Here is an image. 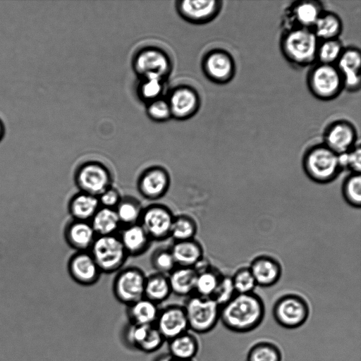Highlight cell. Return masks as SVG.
<instances>
[{"mask_svg":"<svg viewBox=\"0 0 361 361\" xmlns=\"http://www.w3.org/2000/svg\"><path fill=\"white\" fill-rule=\"evenodd\" d=\"M170 250L178 267H194L204 258V249L195 239L174 241Z\"/></svg>","mask_w":361,"mask_h":361,"instance_id":"23","label":"cell"},{"mask_svg":"<svg viewBox=\"0 0 361 361\" xmlns=\"http://www.w3.org/2000/svg\"><path fill=\"white\" fill-rule=\"evenodd\" d=\"M338 160L343 170H348L350 173H360L361 151L357 144L348 152L338 154Z\"/></svg>","mask_w":361,"mask_h":361,"instance_id":"43","label":"cell"},{"mask_svg":"<svg viewBox=\"0 0 361 361\" xmlns=\"http://www.w3.org/2000/svg\"><path fill=\"white\" fill-rule=\"evenodd\" d=\"M167 101L171 116L180 119L192 116L200 105L198 94L189 87H179L173 90Z\"/></svg>","mask_w":361,"mask_h":361,"instance_id":"20","label":"cell"},{"mask_svg":"<svg viewBox=\"0 0 361 361\" xmlns=\"http://www.w3.org/2000/svg\"><path fill=\"white\" fill-rule=\"evenodd\" d=\"M159 310L157 304L144 297L127 306L129 323L145 326L154 325Z\"/></svg>","mask_w":361,"mask_h":361,"instance_id":"27","label":"cell"},{"mask_svg":"<svg viewBox=\"0 0 361 361\" xmlns=\"http://www.w3.org/2000/svg\"><path fill=\"white\" fill-rule=\"evenodd\" d=\"M134 68L137 74L144 78L164 79L171 68L167 55L155 48H147L140 51L135 57Z\"/></svg>","mask_w":361,"mask_h":361,"instance_id":"12","label":"cell"},{"mask_svg":"<svg viewBox=\"0 0 361 361\" xmlns=\"http://www.w3.org/2000/svg\"><path fill=\"white\" fill-rule=\"evenodd\" d=\"M150 261L155 272L167 276L177 267L170 247L156 249L151 256Z\"/></svg>","mask_w":361,"mask_h":361,"instance_id":"38","label":"cell"},{"mask_svg":"<svg viewBox=\"0 0 361 361\" xmlns=\"http://www.w3.org/2000/svg\"><path fill=\"white\" fill-rule=\"evenodd\" d=\"M265 315L262 298L255 293H236L227 303L220 307L219 320L229 331L247 333L257 328Z\"/></svg>","mask_w":361,"mask_h":361,"instance_id":"1","label":"cell"},{"mask_svg":"<svg viewBox=\"0 0 361 361\" xmlns=\"http://www.w3.org/2000/svg\"><path fill=\"white\" fill-rule=\"evenodd\" d=\"M236 294L231 277L223 275L214 294L211 297L219 307L227 303Z\"/></svg>","mask_w":361,"mask_h":361,"instance_id":"42","label":"cell"},{"mask_svg":"<svg viewBox=\"0 0 361 361\" xmlns=\"http://www.w3.org/2000/svg\"><path fill=\"white\" fill-rule=\"evenodd\" d=\"M341 195L345 202L350 207L360 209L361 207V175L350 173L341 184Z\"/></svg>","mask_w":361,"mask_h":361,"instance_id":"35","label":"cell"},{"mask_svg":"<svg viewBox=\"0 0 361 361\" xmlns=\"http://www.w3.org/2000/svg\"><path fill=\"white\" fill-rule=\"evenodd\" d=\"M147 111L151 118L158 121H165L171 116L167 99L161 97L149 102Z\"/></svg>","mask_w":361,"mask_h":361,"instance_id":"45","label":"cell"},{"mask_svg":"<svg viewBox=\"0 0 361 361\" xmlns=\"http://www.w3.org/2000/svg\"><path fill=\"white\" fill-rule=\"evenodd\" d=\"M163 79L144 78L139 86V93L142 99L150 102L160 98L164 90Z\"/></svg>","mask_w":361,"mask_h":361,"instance_id":"41","label":"cell"},{"mask_svg":"<svg viewBox=\"0 0 361 361\" xmlns=\"http://www.w3.org/2000/svg\"><path fill=\"white\" fill-rule=\"evenodd\" d=\"M146 277L137 267L122 268L113 281L112 290L116 299L128 306L144 298Z\"/></svg>","mask_w":361,"mask_h":361,"instance_id":"8","label":"cell"},{"mask_svg":"<svg viewBox=\"0 0 361 361\" xmlns=\"http://www.w3.org/2000/svg\"><path fill=\"white\" fill-rule=\"evenodd\" d=\"M343 49V44L338 39L319 42L317 60L319 63L336 65Z\"/></svg>","mask_w":361,"mask_h":361,"instance_id":"37","label":"cell"},{"mask_svg":"<svg viewBox=\"0 0 361 361\" xmlns=\"http://www.w3.org/2000/svg\"><path fill=\"white\" fill-rule=\"evenodd\" d=\"M68 271L75 282L84 286L95 284L102 275L89 251L75 252L68 260Z\"/></svg>","mask_w":361,"mask_h":361,"instance_id":"16","label":"cell"},{"mask_svg":"<svg viewBox=\"0 0 361 361\" xmlns=\"http://www.w3.org/2000/svg\"><path fill=\"white\" fill-rule=\"evenodd\" d=\"M97 236L90 221L72 219L64 231L67 244L75 252L90 251Z\"/></svg>","mask_w":361,"mask_h":361,"instance_id":"21","label":"cell"},{"mask_svg":"<svg viewBox=\"0 0 361 361\" xmlns=\"http://www.w3.org/2000/svg\"><path fill=\"white\" fill-rule=\"evenodd\" d=\"M143 208L141 202L136 198L130 196L122 197L115 208L121 226L138 224Z\"/></svg>","mask_w":361,"mask_h":361,"instance_id":"32","label":"cell"},{"mask_svg":"<svg viewBox=\"0 0 361 361\" xmlns=\"http://www.w3.org/2000/svg\"><path fill=\"white\" fill-rule=\"evenodd\" d=\"M183 306L188 329L194 334H202L211 331L219 320L220 307L211 298L193 294L188 297Z\"/></svg>","mask_w":361,"mask_h":361,"instance_id":"4","label":"cell"},{"mask_svg":"<svg viewBox=\"0 0 361 361\" xmlns=\"http://www.w3.org/2000/svg\"><path fill=\"white\" fill-rule=\"evenodd\" d=\"M97 235H117L121 224L115 209L100 207L90 220Z\"/></svg>","mask_w":361,"mask_h":361,"instance_id":"29","label":"cell"},{"mask_svg":"<svg viewBox=\"0 0 361 361\" xmlns=\"http://www.w3.org/2000/svg\"><path fill=\"white\" fill-rule=\"evenodd\" d=\"M151 326L138 325L128 322L123 332L124 343L128 348L138 350Z\"/></svg>","mask_w":361,"mask_h":361,"instance_id":"40","label":"cell"},{"mask_svg":"<svg viewBox=\"0 0 361 361\" xmlns=\"http://www.w3.org/2000/svg\"><path fill=\"white\" fill-rule=\"evenodd\" d=\"M197 273L193 267H176L169 275L171 293L189 297L195 293Z\"/></svg>","mask_w":361,"mask_h":361,"instance_id":"26","label":"cell"},{"mask_svg":"<svg viewBox=\"0 0 361 361\" xmlns=\"http://www.w3.org/2000/svg\"><path fill=\"white\" fill-rule=\"evenodd\" d=\"M74 180L79 191L97 197L111 186L113 182L109 169L97 161L80 164L75 172Z\"/></svg>","mask_w":361,"mask_h":361,"instance_id":"9","label":"cell"},{"mask_svg":"<svg viewBox=\"0 0 361 361\" xmlns=\"http://www.w3.org/2000/svg\"><path fill=\"white\" fill-rule=\"evenodd\" d=\"M307 86L317 99L331 100L344 89L343 79L336 65L318 63L310 71Z\"/></svg>","mask_w":361,"mask_h":361,"instance_id":"6","label":"cell"},{"mask_svg":"<svg viewBox=\"0 0 361 361\" xmlns=\"http://www.w3.org/2000/svg\"><path fill=\"white\" fill-rule=\"evenodd\" d=\"M302 166L306 176L318 184L334 181L343 171L338 155L324 144L312 146L305 151Z\"/></svg>","mask_w":361,"mask_h":361,"instance_id":"3","label":"cell"},{"mask_svg":"<svg viewBox=\"0 0 361 361\" xmlns=\"http://www.w3.org/2000/svg\"><path fill=\"white\" fill-rule=\"evenodd\" d=\"M272 314L279 325L285 329H293L305 323L310 314V307L302 296L286 293L275 301Z\"/></svg>","mask_w":361,"mask_h":361,"instance_id":"7","label":"cell"},{"mask_svg":"<svg viewBox=\"0 0 361 361\" xmlns=\"http://www.w3.org/2000/svg\"><path fill=\"white\" fill-rule=\"evenodd\" d=\"M203 70L209 79L217 83H226L232 80L235 64L232 56L225 50L209 51L203 61Z\"/></svg>","mask_w":361,"mask_h":361,"instance_id":"14","label":"cell"},{"mask_svg":"<svg viewBox=\"0 0 361 361\" xmlns=\"http://www.w3.org/2000/svg\"><path fill=\"white\" fill-rule=\"evenodd\" d=\"M4 133H5V126H4V124L2 121V120L0 118V140L4 137Z\"/></svg>","mask_w":361,"mask_h":361,"instance_id":"48","label":"cell"},{"mask_svg":"<svg viewBox=\"0 0 361 361\" xmlns=\"http://www.w3.org/2000/svg\"><path fill=\"white\" fill-rule=\"evenodd\" d=\"M231 277L238 294L253 293L257 286L248 267L238 269Z\"/></svg>","mask_w":361,"mask_h":361,"instance_id":"39","label":"cell"},{"mask_svg":"<svg viewBox=\"0 0 361 361\" xmlns=\"http://www.w3.org/2000/svg\"><path fill=\"white\" fill-rule=\"evenodd\" d=\"M97 197L100 207L115 209L120 202L122 196L119 191L111 185L97 196Z\"/></svg>","mask_w":361,"mask_h":361,"instance_id":"46","label":"cell"},{"mask_svg":"<svg viewBox=\"0 0 361 361\" xmlns=\"http://www.w3.org/2000/svg\"><path fill=\"white\" fill-rule=\"evenodd\" d=\"M166 340L154 325L149 327L148 333L138 348L139 351L152 353L158 350Z\"/></svg>","mask_w":361,"mask_h":361,"instance_id":"44","label":"cell"},{"mask_svg":"<svg viewBox=\"0 0 361 361\" xmlns=\"http://www.w3.org/2000/svg\"><path fill=\"white\" fill-rule=\"evenodd\" d=\"M177 361H194V360H177Z\"/></svg>","mask_w":361,"mask_h":361,"instance_id":"49","label":"cell"},{"mask_svg":"<svg viewBox=\"0 0 361 361\" xmlns=\"http://www.w3.org/2000/svg\"><path fill=\"white\" fill-rule=\"evenodd\" d=\"M324 141V145L338 155L349 152L360 144L355 128L343 120L336 121L327 127Z\"/></svg>","mask_w":361,"mask_h":361,"instance_id":"13","label":"cell"},{"mask_svg":"<svg viewBox=\"0 0 361 361\" xmlns=\"http://www.w3.org/2000/svg\"><path fill=\"white\" fill-rule=\"evenodd\" d=\"M174 216L167 206L152 204L143 208L139 224L152 241H162L170 238Z\"/></svg>","mask_w":361,"mask_h":361,"instance_id":"10","label":"cell"},{"mask_svg":"<svg viewBox=\"0 0 361 361\" xmlns=\"http://www.w3.org/2000/svg\"><path fill=\"white\" fill-rule=\"evenodd\" d=\"M197 233V224L193 218L185 214L174 216L170 233L174 241L195 239Z\"/></svg>","mask_w":361,"mask_h":361,"instance_id":"34","label":"cell"},{"mask_svg":"<svg viewBox=\"0 0 361 361\" xmlns=\"http://www.w3.org/2000/svg\"><path fill=\"white\" fill-rule=\"evenodd\" d=\"M343 79L344 89L355 92L360 87L361 54L355 47L343 49L336 63Z\"/></svg>","mask_w":361,"mask_h":361,"instance_id":"17","label":"cell"},{"mask_svg":"<svg viewBox=\"0 0 361 361\" xmlns=\"http://www.w3.org/2000/svg\"><path fill=\"white\" fill-rule=\"evenodd\" d=\"M121 228L118 237L128 257L142 255L149 249L152 240L139 223Z\"/></svg>","mask_w":361,"mask_h":361,"instance_id":"22","label":"cell"},{"mask_svg":"<svg viewBox=\"0 0 361 361\" xmlns=\"http://www.w3.org/2000/svg\"><path fill=\"white\" fill-rule=\"evenodd\" d=\"M197 273L194 294L211 298L224 274L212 265Z\"/></svg>","mask_w":361,"mask_h":361,"instance_id":"33","label":"cell"},{"mask_svg":"<svg viewBox=\"0 0 361 361\" xmlns=\"http://www.w3.org/2000/svg\"><path fill=\"white\" fill-rule=\"evenodd\" d=\"M89 252L102 274L118 271L128 257L117 235H97Z\"/></svg>","mask_w":361,"mask_h":361,"instance_id":"5","label":"cell"},{"mask_svg":"<svg viewBox=\"0 0 361 361\" xmlns=\"http://www.w3.org/2000/svg\"><path fill=\"white\" fill-rule=\"evenodd\" d=\"M100 207L97 196L79 191L68 202V212L74 220L90 221Z\"/></svg>","mask_w":361,"mask_h":361,"instance_id":"25","label":"cell"},{"mask_svg":"<svg viewBox=\"0 0 361 361\" xmlns=\"http://www.w3.org/2000/svg\"><path fill=\"white\" fill-rule=\"evenodd\" d=\"M257 286L268 288L274 286L282 275V267L274 257L261 255L255 257L248 267Z\"/></svg>","mask_w":361,"mask_h":361,"instance_id":"18","label":"cell"},{"mask_svg":"<svg viewBox=\"0 0 361 361\" xmlns=\"http://www.w3.org/2000/svg\"><path fill=\"white\" fill-rule=\"evenodd\" d=\"M222 2L217 0L182 1L178 2L180 14L187 20L204 23L214 19L221 11Z\"/></svg>","mask_w":361,"mask_h":361,"instance_id":"19","label":"cell"},{"mask_svg":"<svg viewBox=\"0 0 361 361\" xmlns=\"http://www.w3.org/2000/svg\"><path fill=\"white\" fill-rule=\"evenodd\" d=\"M323 11L319 2L302 1L294 4L291 18L295 23V27L312 29Z\"/></svg>","mask_w":361,"mask_h":361,"instance_id":"28","label":"cell"},{"mask_svg":"<svg viewBox=\"0 0 361 361\" xmlns=\"http://www.w3.org/2000/svg\"><path fill=\"white\" fill-rule=\"evenodd\" d=\"M199 349L198 338L190 330L168 341V353L177 360H194Z\"/></svg>","mask_w":361,"mask_h":361,"instance_id":"24","label":"cell"},{"mask_svg":"<svg viewBox=\"0 0 361 361\" xmlns=\"http://www.w3.org/2000/svg\"><path fill=\"white\" fill-rule=\"evenodd\" d=\"M170 185V174L161 166H152L145 169L139 175L137 180L139 194L149 201H157L164 197Z\"/></svg>","mask_w":361,"mask_h":361,"instance_id":"11","label":"cell"},{"mask_svg":"<svg viewBox=\"0 0 361 361\" xmlns=\"http://www.w3.org/2000/svg\"><path fill=\"white\" fill-rule=\"evenodd\" d=\"M282 354L279 348L269 341H260L254 344L248 350L246 361H281Z\"/></svg>","mask_w":361,"mask_h":361,"instance_id":"36","label":"cell"},{"mask_svg":"<svg viewBox=\"0 0 361 361\" xmlns=\"http://www.w3.org/2000/svg\"><path fill=\"white\" fill-rule=\"evenodd\" d=\"M153 361H177L169 353H161L157 356Z\"/></svg>","mask_w":361,"mask_h":361,"instance_id":"47","label":"cell"},{"mask_svg":"<svg viewBox=\"0 0 361 361\" xmlns=\"http://www.w3.org/2000/svg\"><path fill=\"white\" fill-rule=\"evenodd\" d=\"M319 42L312 29L293 27L283 34L280 46L288 62L302 67L317 60Z\"/></svg>","mask_w":361,"mask_h":361,"instance_id":"2","label":"cell"},{"mask_svg":"<svg viewBox=\"0 0 361 361\" xmlns=\"http://www.w3.org/2000/svg\"><path fill=\"white\" fill-rule=\"evenodd\" d=\"M154 326L167 341L188 331L183 306L173 304L160 309Z\"/></svg>","mask_w":361,"mask_h":361,"instance_id":"15","label":"cell"},{"mask_svg":"<svg viewBox=\"0 0 361 361\" xmlns=\"http://www.w3.org/2000/svg\"><path fill=\"white\" fill-rule=\"evenodd\" d=\"M312 30L319 40L338 39L342 30V22L334 13L323 11Z\"/></svg>","mask_w":361,"mask_h":361,"instance_id":"31","label":"cell"},{"mask_svg":"<svg viewBox=\"0 0 361 361\" xmlns=\"http://www.w3.org/2000/svg\"><path fill=\"white\" fill-rule=\"evenodd\" d=\"M167 275L154 272L147 276L144 297L159 305L165 301L171 294Z\"/></svg>","mask_w":361,"mask_h":361,"instance_id":"30","label":"cell"}]
</instances>
